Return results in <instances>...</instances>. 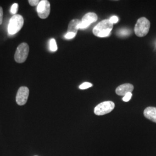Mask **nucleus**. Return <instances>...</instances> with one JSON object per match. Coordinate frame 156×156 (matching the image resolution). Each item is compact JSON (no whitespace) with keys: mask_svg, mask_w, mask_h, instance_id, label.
I'll list each match as a JSON object with an SVG mask.
<instances>
[{"mask_svg":"<svg viewBox=\"0 0 156 156\" xmlns=\"http://www.w3.org/2000/svg\"><path fill=\"white\" fill-rule=\"evenodd\" d=\"M113 24L109 20L105 19L96 25L93 30V33L95 36L98 37H106L109 35Z\"/></svg>","mask_w":156,"mask_h":156,"instance_id":"f257e3e1","label":"nucleus"},{"mask_svg":"<svg viewBox=\"0 0 156 156\" xmlns=\"http://www.w3.org/2000/svg\"><path fill=\"white\" fill-rule=\"evenodd\" d=\"M150 27L151 23L149 20L144 17H140L135 26V34L139 37H145L149 33Z\"/></svg>","mask_w":156,"mask_h":156,"instance_id":"f03ea898","label":"nucleus"},{"mask_svg":"<svg viewBox=\"0 0 156 156\" xmlns=\"http://www.w3.org/2000/svg\"><path fill=\"white\" fill-rule=\"evenodd\" d=\"M24 19L20 15H15L12 17L8 24V31L10 35L17 33L23 27Z\"/></svg>","mask_w":156,"mask_h":156,"instance_id":"7ed1b4c3","label":"nucleus"},{"mask_svg":"<svg viewBox=\"0 0 156 156\" xmlns=\"http://www.w3.org/2000/svg\"><path fill=\"white\" fill-rule=\"evenodd\" d=\"M29 46L27 43H22L17 48L15 60L18 63H23L27 60L29 53Z\"/></svg>","mask_w":156,"mask_h":156,"instance_id":"20e7f679","label":"nucleus"},{"mask_svg":"<svg viewBox=\"0 0 156 156\" xmlns=\"http://www.w3.org/2000/svg\"><path fill=\"white\" fill-rule=\"evenodd\" d=\"M115 108V104L111 101H104L98 104L94 108V113L96 115L101 116L110 113Z\"/></svg>","mask_w":156,"mask_h":156,"instance_id":"39448f33","label":"nucleus"},{"mask_svg":"<svg viewBox=\"0 0 156 156\" xmlns=\"http://www.w3.org/2000/svg\"><path fill=\"white\" fill-rule=\"evenodd\" d=\"M38 16L42 19L48 18L50 13V2L48 0H42L37 8Z\"/></svg>","mask_w":156,"mask_h":156,"instance_id":"423d86ee","label":"nucleus"},{"mask_svg":"<svg viewBox=\"0 0 156 156\" xmlns=\"http://www.w3.org/2000/svg\"><path fill=\"white\" fill-rule=\"evenodd\" d=\"M29 95V89L27 87H20L17 93L16 97V103L20 106L24 105L28 100Z\"/></svg>","mask_w":156,"mask_h":156,"instance_id":"0eeeda50","label":"nucleus"},{"mask_svg":"<svg viewBox=\"0 0 156 156\" xmlns=\"http://www.w3.org/2000/svg\"><path fill=\"white\" fill-rule=\"evenodd\" d=\"M98 16L93 12H89L86 13L82 18L80 21V24L79 26V29H84L87 28L88 26L97 20Z\"/></svg>","mask_w":156,"mask_h":156,"instance_id":"6e6552de","label":"nucleus"},{"mask_svg":"<svg viewBox=\"0 0 156 156\" xmlns=\"http://www.w3.org/2000/svg\"><path fill=\"white\" fill-rule=\"evenodd\" d=\"M134 90V86L131 84L125 83L117 87L116 93L119 95H126L128 93H131Z\"/></svg>","mask_w":156,"mask_h":156,"instance_id":"1a4fd4ad","label":"nucleus"},{"mask_svg":"<svg viewBox=\"0 0 156 156\" xmlns=\"http://www.w3.org/2000/svg\"><path fill=\"white\" fill-rule=\"evenodd\" d=\"M144 114L146 118L156 123V108L151 106L146 108Z\"/></svg>","mask_w":156,"mask_h":156,"instance_id":"9d476101","label":"nucleus"},{"mask_svg":"<svg viewBox=\"0 0 156 156\" xmlns=\"http://www.w3.org/2000/svg\"><path fill=\"white\" fill-rule=\"evenodd\" d=\"M80 21L78 19H73L68 24L67 33L77 34Z\"/></svg>","mask_w":156,"mask_h":156,"instance_id":"9b49d317","label":"nucleus"},{"mask_svg":"<svg viewBox=\"0 0 156 156\" xmlns=\"http://www.w3.org/2000/svg\"><path fill=\"white\" fill-rule=\"evenodd\" d=\"M50 49L52 51H56L57 50V46L55 39H51L50 41Z\"/></svg>","mask_w":156,"mask_h":156,"instance_id":"f8f14e48","label":"nucleus"},{"mask_svg":"<svg viewBox=\"0 0 156 156\" xmlns=\"http://www.w3.org/2000/svg\"><path fill=\"white\" fill-rule=\"evenodd\" d=\"M92 86H93V84L90 83L89 82H84L79 86V89L81 90L86 89L91 87Z\"/></svg>","mask_w":156,"mask_h":156,"instance_id":"ddd939ff","label":"nucleus"},{"mask_svg":"<svg viewBox=\"0 0 156 156\" xmlns=\"http://www.w3.org/2000/svg\"><path fill=\"white\" fill-rule=\"evenodd\" d=\"M18 9H19V5L17 3L13 4L11 8V12L14 15H16L17 12L18 11Z\"/></svg>","mask_w":156,"mask_h":156,"instance_id":"4468645a","label":"nucleus"},{"mask_svg":"<svg viewBox=\"0 0 156 156\" xmlns=\"http://www.w3.org/2000/svg\"><path fill=\"white\" fill-rule=\"evenodd\" d=\"M41 1L39 0H28L29 4L32 6H37Z\"/></svg>","mask_w":156,"mask_h":156,"instance_id":"2eb2a0df","label":"nucleus"},{"mask_svg":"<svg viewBox=\"0 0 156 156\" xmlns=\"http://www.w3.org/2000/svg\"><path fill=\"white\" fill-rule=\"evenodd\" d=\"M132 97V93H128L126 95L124 96L123 98V101L124 102H128L130 100V99Z\"/></svg>","mask_w":156,"mask_h":156,"instance_id":"dca6fc26","label":"nucleus"},{"mask_svg":"<svg viewBox=\"0 0 156 156\" xmlns=\"http://www.w3.org/2000/svg\"><path fill=\"white\" fill-rule=\"evenodd\" d=\"M76 34L74 33H67L65 35V38L67 39H73L74 37H75Z\"/></svg>","mask_w":156,"mask_h":156,"instance_id":"f3484780","label":"nucleus"},{"mask_svg":"<svg viewBox=\"0 0 156 156\" xmlns=\"http://www.w3.org/2000/svg\"><path fill=\"white\" fill-rule=\"evenodd\" d=\"M109 21L113 24H115V23H116L118 22L119 19H118V17H117V16H113L111 17L110 18Z\"/></svg>","mask_w":156,"mask_h":156,"instance_id":"a211bd4d","label":"nucleus"},{"mask_svg":"<svg viewBox=\"0 0 156 156\" xmlns=\"http://www.w3.org/2000/svg\"><path fill=\"white\" fill-rule=\"evenodd\" d=\"M3 9L1 6H0V25L2 23V21H3Z\"/></svg>","mask_w":156,"mask_h":156,"instance_id":"6ab92c4d","label":"nucleus"},{"mask_svg":"<svg viewBox=\"0 0 156 156\" xmlns=\"http://www.w3.org/2000/svg\"><path fill=\"white\" fill-rule=\"evenodd\" d=\"M129 34V31L127 30H122L119 32V35H128Z\"/></svg>","mask_w":156,"mask_h":156,"instance_id":"aec40b11","label":"nucleus"},{"mask_svg":"<svg viewBox=\"0 0 156 156\" xmlns=\"http://www.w3.org/2000/svg\"></svg>","mask_w":156,"mask_h":156,"instance_id":"412c9836","label":"nucleus"}]
</instances>
